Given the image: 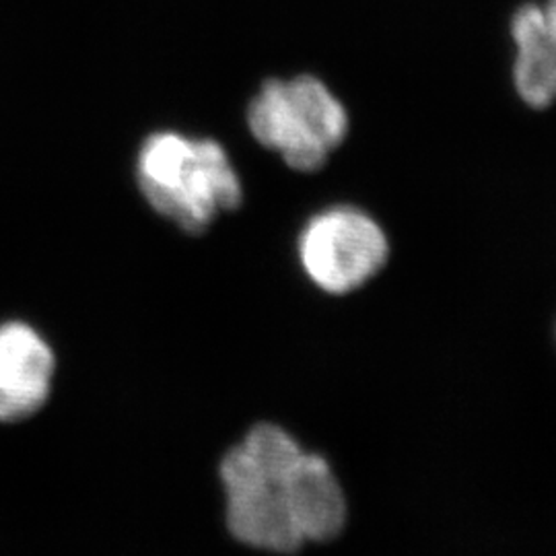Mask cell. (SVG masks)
Here are the masks:
<instances>
[{"instance_id":"4","label":"cell","mask_w":556,"mask_h":556,"mask_svg":"<svg viewBox=\"0 0 556 556\" xmlns=\"http://www.w3.org/2000/svg\"><path fill=\"white\" fill-rule=\"evenodd\" d=\"M298 258L319 291L346 295L381 273L390 258V241L369 213L357 206H332L305 223Z\"/></svg>"},{"instance_id":"6","label":"cell","mask_w":556,"mask_h":556,"mask_svg":"<svg viewBox=\"0 0 556 556\" xmlns=\"http://www.w3.org/2000/svg\"><path fill=\"white\" fill-rule=\"evenodd\" d=\"M289 501L305 544L330 542L342 534L349 521V501L330 462L314 452H303L289 477Z\"/></svg>"},{"instance_id":"2","label":"cell","mask_w":556,"mask_h":556,"mask_svg":"<svg viewBox=\"0 0 556 556\" xmlns=\"http://www.w3.org/2000/svg\"><path fill=\"white\" fill-rule=\"evenodd\" d=\"M137 181L155 213L192 236L239 208L243 199L241 179L220 142L174 130L155 132L140 144Z\"/></svg>"},{"instance_id":"7","label":"cell","mask_w":556,"mask_h":556,"mask_svg":"<svg viewBox=\"0 0 556 556\" xmlns=\"http://www.w3.org/2000/svg\"><path fill=\"white\" fill-rule=\"evenodd\" d=\"M511 38L516 43L514 85L526 105L544 110L556 101V71L548 54L546 25L542 4H521L511 20Z\"/></svg>"},{"instance_id":"8","label":"cell","mask_w":556,"mask_h":556,"mask_svg":"<svg viewBox=\"0 0 556 556\" xmlns=\"http://www.w3.org/2000/svg\"><path fill=\"white\" fill-rule=\"evenodd\" d=\"M542 11H544V23H546L548 52L556 68V0H546V4H542Z\"/></svg>"},{"instance_id":"3","label":"cell","mask_w":556,"mask_h":556,"mask_svg":"<svg viewBox=\"0 0 556 556\" xmlns=\"http://www.w3.org/2000/svg\"><path fill=\"white\" fill-rule=\"evenodd\" d=\"M349 112L314 75L270 79L248 105V128L291 169L314 174L349 135Z\"/></svg>"},{"instance_id":"1","label":"cell","mask_w":556,"mask_h":556,"mask_svg":"<svg viewBox=\"0 0 556 556\" xmlns=\"http://www.w3.org/2000/svg\"><path fill=\"white\" fill-rule=\"evenodd\" d=\"M303 452L287 429L260 422L223 456L225 519L243 546L275 555H293L305 546L289 501V477Z\"/></svg>"},{"instance_id":"5","label":"cell","mask_w":556,"mask_h":556,"mask_svg":"<svg viewBox=\"0 0 556 556\" xmlns=\"http://www.w3.org/2000/svg\"><path fill=\"white\" fill-rule=\"evenodd\" d=\"M56 355L25 321L0 324V422L36 415L52 392Z\"/></svg>"}]
</instances>
